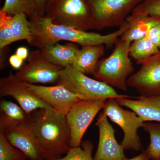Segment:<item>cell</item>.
Masks as SVG:
<instances>
[{
	"label": "cell",
	"instance_id": "6da1fadb",
	"mask_svg": "<svg viewBox=\"0 0 160 160\" xmlns=\"http://www.w3.org/2000/svg\"><path fill=\"white\" fill-rule=\"evenodd\" d=\"M31 33L29 45L38 49L60 41H68L82 46L102 45L108 47L116 45L128 29L129 23L125 21L116 31L106 35L88 32L71 27L56 25L46 16L29 19Z\"/></svg>",
	"mask_w": 160,
	"mask_h": 160
},
{
	"label": "cell",
	"instance_id": "7a4b0ae2",
	"mask_svg": "<svg viewBox=\"0 0 160 160\" xmlns=\"http://www.w3.org/2000/svg\"><path fill=\"white\" fill-rule=\"evenodd\" d=\"M29 129L45 160H57L70 149V130L66 115L53 108L39 109L30 114Z\"/></svg>",
	"mask_w": 160,
	"mask_h": 160
},
{
	"label": "cell",
	"instance_id": "3957f363",
	"mask_svg": "<svg viewBox=\"0 0 160 160\" xmlns=\"http://www.w3.org/2000/svg\"><path fill=\"white\" fill-rule=\"evenodd\" d=\"M130 44L121 39L118 41L111 54L99 62L93 75L96 79L112 88L127 91V81L134 71L129 56Z\"/></svg>",
	"mask_w": 160,
	"mask_h": 160
},
{
	"label": "cell",
	"instance_id": "277c9868",
	"mask_svg": "<svg viewBox=\"0 0 160 160\" xmlns=\"http://www.w3.org/2000/svg\"><path fill=\"white\" fill-rule=\"evenodd\" d=\"M45 16L56 25L87 31L92 15L87 0H49Z\"/></svg>",
	"mask_w": 160,
	"mask_h": 160
},
{
	"label": "cell",
	"instance_id": "5b68a950",
	"mask_svg": "<svg viewBox=\"0 0 160 160\" xmlns=\"http://www.w3.org/2000/svg\"><path fill=\"white\" fill-rule=\"evenodd\" d=\"M58 84L62 85L69 91L85 99L107 100L132 98L118 94L114 88L108 84L89 77L73 69L72 66L60 70Z\"/></svg>",
	"mask_w": 160,
	"mask_h": 160
},
{
	"label": "cell",
	"instance_id": "8992f818",
	"mask_svg": "<svg viewBox=\"0 0 160 160\" xmlns=\"http://www.w3.org/2000/svg\"><path fill=\"white\" fill-rule=\"evenodd\" d=\"M144 0H87L91 8L90 29L119 27L130 12Z\"/></svg>",
	"mask_w": 160,
	"mask_h": 160
},
{
	"label": "cell",
	"instance_id": "52a82bcc",
	"mask_svg": "<svg viewBox=\"0 0 160 160\" xmlns=\"http://www.w3.org/2000/svg\"><path fill=\"white\" fill-rule=\"evenodd\" d=\"M103 110L104 114L122 129L124 137L120 144L124 150L140 151L142 145L138 129L143 127L142 119L134 112L123 109L116 99L106 100Z\"/></svg>",
	"mask_w": 160,
	"mask_h": 160
},
{
	"label": "cell",
	"instance_id": "ba28073f",
	"mask_svg": "<svg viewBox=\"0 0 160 160\" xmlns=\"http://www.w3.org/2000/svg\"><path fill=\"white\" fill-rule=\"evenodd\" d=\"M106 100H82L72 106L66 114L70 130V148L81 146L85 132L98 112L104 108Z\"/></svg>",
	"mask_w": 160,
	"mask_h": 160
},
{
	"label": "cell",
	"instance_id": "9c48e42d",
	"mask_svg": "<svg viewBox=\"0 0 160 160\" xmlns=\"http://www.w3.org/2000/svg\"><path fill=\"white\" fill-rule=\"evenodd\" d=\"M62 69L49 62L38 49L30 52L28 62L15 75L22 82L30 84H54Z\"/></svg>",
	"mask_w": 160,
	"mask_h": 160
},
{
	"label": "cell",
	"instance_id": "30bf717a",
	"mask_svg": "<svg viewBox=\"0 0 160 160\" xmlns=\"http://www.w3.org/2000/svg\"><path fill=\"white\" fill-rule=\"evenodd\" d=\"M138 64L141 67L129 77L128 86L136 89L141 96L160 97V49Z\"/></svg>",
	"mask_w": 160,
	"mask_h": 160
},
{
	"label": "cell",
	"instance_id": "8fae6325",
	"mask_svg": "<svg viewBox=\"0 0 160 160\" xmlns=\"http://www.w3.org/2000/svg\"><path fill=\"white\" fill-rule=\"evenodd\" d=\"M0 95L13 98L28 114L38 109L52 108L32 92L11 71L0 79Z\"/></svg>",
	"mask_w": 160,
	"mask_h": 160
},
{
	"label": "cell",
	"instance_id": "7c38bea8",
	"mask_svg": "<svg viewBox=\"0 0 160 160\" xmlns=\"http://www.w3.org/2000/svg\"><path fill=\"white\" fill-rule=\"evenodd\" d=\"M24 82L29 90L43 102L56 111L66 115L72 106L82 100L86 99L59 84L47 86Z\"/></svg>",
	"mask_w": 160,
	"mask_h": 160
},
{
	"label": "cell",
	"instance_id": "4fadbf2b",
	"mask_svg": "<svg viewBox=\"0 0 160 160\" xmlns=\"http://www.w3.org/2000/svg\"><path fill=\"white\" fill-rule=\"evenodd\" d=\"M96 126L98 128L99 138L94 160H126L124 149L115 137V130L109 123L107 117L101 113Z\"/></svg>",
	"mask_w": 160,
	"mask_h": 160
},
{
	"label": "cell",
	"instance_id": "5bb4252c",
	"mask_svg": "<svg viewBox=\"0 0 160 160\" xmlns=\"http://www.w3.org/2000/svg\"><path fill=\"white\" fill-rule=\"evenodd\" d=\"M2 130L9 143L19 149L29 160H45L42 149L28 125Z\"/></svg>",
	"mask_w": 160,
	"mask_h": 160
},
{
	"label": "cell",
	"instance_id": "9a60e30c",
	"mask_svg": "<svg viewBox=\"0 0 160 160\" xmlns=\"http://www.w3.org/2000/svg\"><path fill=\"white\" fill-rule=\"evenodd\" d=\"M137 100L127 98L116 99L119 105L127 107L142 118L144 122L155 121L160 122V97H137Z\"/></svg>",
	"mask_w": 160,
	"mask_h": 160
},
{
	"label": "cell",
	"instance_id": "2e32d148",
	"mask_svg": "<svg viewBox=\"0 0 160 160\" xmlns=\"http://www.w3.org/2000/svg\"><path fill=\"white\" fill-rule=\"evenodd\" d=\"M105 46L102 45L82 46L79 49L72 68L86 75H94L100 58L104 55Z\"/></svg>",
	"mask_w": 160,
	"mask_h": 160
},
{
	"label": "cell",
	"instance_id": "e0dca14e",
	"mask_svg": "<svg viewBox=\"0 0 160 160\" xmlns=\"http://www.w3.org/2000/svg\"><path fill=\"white\" fill-rule=\"evenodd\" d=\"M126 21L129 23V27L120 39L131 43L136 40L146 37L149 30L160 22V17L132 14Z\"/></svg>",
	"mask_w": 160,
	"mask_h": 160
},
{
	"label": "cell",
	"instance_id": "ac0fdd59",
	"mask_svg": "<svg viewBox=\"0 0 160 160\" xmlns=\"http://www.w3.org/2000/svg\"><path fill=\"white\" fill-rule=\"evenodd\" d=\"M39 49L49 62L64 68L72 66L79 48L76 43L62 45L57 43Z\"/></svg>",
	"mask_w": 160,
	"mask_h": 160
},
{
	"label": "cell",
	"instance_id": "d6986e66",
	"mask_svg": "<svg viewBox=\"0 0 160 160\" xmlns=\"http://www.w3.org/2000/svg\"><path fill=\"white\" fill-rule=\"evenodd\" d=\"M0 112V130L26 126L29 123L30 114L11 101H1Z\"/></svg>",
	"mask_w": 160,
	"mask_h": 160
},
{
	"label": "cell",
	"instance_id": "ffe728a7",
	"mask_svg": "<svg viewBox=\"0 0 160 160\" xmlns=\"http://www.w3.org/2000/svg\"><path fill=\"white\" fill-rule=\"evenodd\" d=\"M160 49L146 37L133 41L129 47V56L137 64L157 53Z\"/></svg>",
	"mask_w": 160,
	"mask_h": 160
},
{
	"label": "cell",
	"instance_id": "44dd1931",
	"mask_svg": "<svg viewBox=\"0 0 160 160\" xmlns=\"http://www.w3.org/2000/svg\"><path fill=\"white\" fill-rule=\"evenodd\" d=\"M1 10L12 16L22 13L29 19L39 16L38 9L32 0H5Z\"/></svg>",
	"mask_w": 160,
	"mask_h": 160
},
{
	"label": "cell",
	"instance_id": "7402d4cb",
	"mask_svg": "<svg viewBox=\"0 0 160 160\" xmlns=\"http://www.w3.org/2000/svg\"><path fill=\"white\" fill-rule=\"evenodd\" d=\"M142 127L150 136V143L143 152L149 160H160V123H144Z\"/></svg>",
	"mask_w": 160,
	"mask_h": 160
},
{
	"label": "cell",
	"instance_id": "603a6c76",
	"mask_svg": "<svg viewBox=\"0 0 160 160\" xmlns=\"http://www.w3.org/2000/svg\"><path fill=\"white\" fill-rule=\"evenodd\" d=\"M26 15L21 13L12 16L10 19L14 42L26 40L28 43L31 39V33L29 26V20Z\"/></svg>",
	"mask_w": 160,
	"mask_h": 160
},
{
	"label": "cell",
	"instance_id": "cb8c5ba5",
	"mask_svg": "<svg viewBox=\"0 0 160 160\" xmlns=\"http://www.w3.org/2000/svg\"><path fill=\"white\" fill-rule=\"evenodd\" d=\"M80 146L70 148L65 156L57 160H94L92 158L93 145L91 141L86 140L81 143Z\"/></svg>",
	"mask_w": 160,
	"mask_h": 160
},
{
	"label": "cell",
	"instance_id": "d4e9b609",
	"mask_svg": "<svg viewBox=\"0 0 160 160\" xmlns=\"http://www.w3.org/2000/svg\"><path fill=\"white\" fill-rule=\"evenodd\" d=\"M22 152L12 146L0 130V160H27Z\"/></svg>",
	"mask_w": 160,
	"mask_h": 160
},
{
	"label": "cell",
	"instance_id": "484cf974",
	"mask_svg": "<svg viewBox=\"0 0 160 160\" xmlns=\"http://www.w3.org/2000/svg\"><path fill=\"white\" fill-rule=\"evenodd\" d=\"M12 16L0 10V49L6 48L14 42L10 25Z\"/></svg>",
	"mask_w": 160,
	"mask_h": 160
},
{
	"label": "cell",
	"instance_id": "4316f807",
	"mask_svg": "<svg viewBox=\"0 0 160 160\" xmlns=\"http://www.w3.org/2000/svg\"><path fill=\"white\" fill-rule=\"evenodd\" d=\"M132 14L160 17V0H144L133 9Z\"/></svg>",
	"mask_w": 160,
	"mask_h": 160
},
{
	"label": "cell",
	"instance_id": "83f0119b",
	"mask_svg": "<svg viewBox=\"0 0 160 160\" xmlns=\"http://www.w3.org/2000/svg\"><path fill=\"white\" fill-rule=\"evenodd\" d=\"M146 38L160 49V22L149 30Z\"/></svg>",
	"mask_w": 160,
	"mask_h": 160
},
{
	"label": "cell",
	"instance_id": "f1b7e54d",
	"mask_svg": "<svg viewBox=\"0 0 160 160\" xmlns=\"http://www.w3.org/2000/svg\"><path fill=\"white\" fill-rule=\"evenodd\" d=\"M38 9L39 15H45L46 7L49 0H32Z\"/></svg>",
	"mask_w": 160,
	"mask_h": 160
},
{
	"label": "cell",
	"instance_id": "f546056e",
	"mask_svg": "<svg viewBox=\"0 0 160 160\" xmlns=\"http://www.w3.org/2000/svg\"><path fill=\"white\" fill-rule=\"evenodd\" d=\"M24 60L18 57L15 54L12 55L9 58V62L10 66L15 69H21Z\"/></svg>",
	"mask_w": 160,
	"mask_h": 160
},
{
	"label": "cell",
	"instance_id": "4dcf8cb0",
	"mask_svg": "<svg viewBox=\"0 0 160 160\" xmlns=\"http://www.w3.org/2000/svg\"><path fill=\"white\" fill-rule=\"evenodd\" d=\"M15 54L24 61L29 57V51L26 47L22 46L17 49Z\"/></svg>",
	"mask_w": 160,
	"mask_h": 160
},
{
	"label": "cell",
	"instance_id": "1f68e13d",
	"mask_svg": "<svg viewBox=\"0 0 160 160\" xmlns=\"http://www.w3.org/2000/svg\"><path fill=\"white\" fill-rule=\"evenodd\" d=\"M126 160H149V159L147 158V157L145 154L144 152L142 153H141L137 156L135 157L132 158L126 159Z\"/></svg>",
	"mask_w": 160,
	"mask_h": 160
}]
</instances>
